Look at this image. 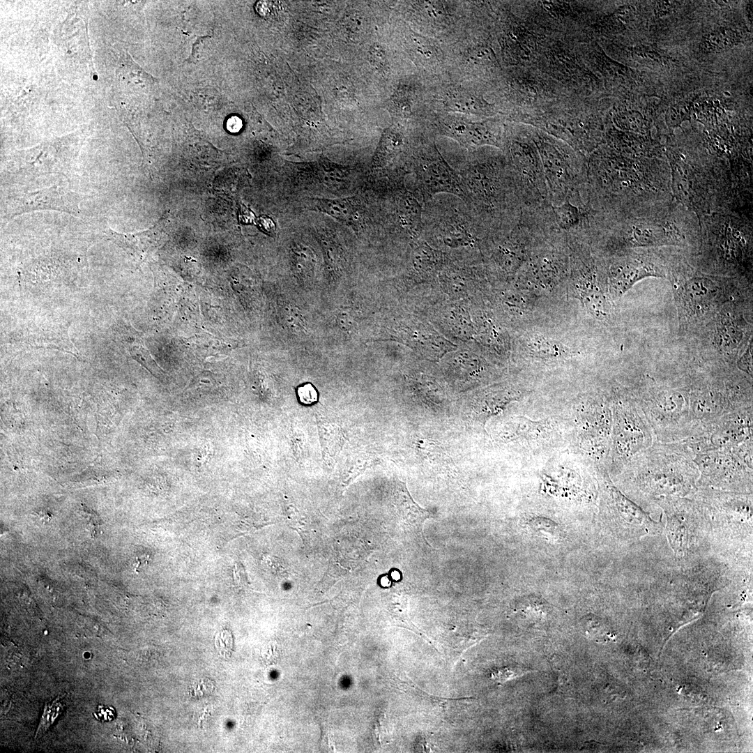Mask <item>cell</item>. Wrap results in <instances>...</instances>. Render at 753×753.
<instances>
[{
	"label": "cell",
	"mask_w": 753,
	"mask_h": 753,
	"mask_svg": "<svg viewBox=\"0 0 753 753\" xmlns=\"http://www.w3.org/2000/svg\"><path fill=\"white\" fill-rule=\"evenodd\" d=\"M511 167L523 208H538L550 203L538 149L523 133L505 138L504 150Z\"/></svg>",
	"instance_id": "cell-10"
},
{
	"label": "cell",
	"mask_w": 753,
	"mask_h": 753,
	"mask_svg": "<svg viewBox=\"0 0 753 753\" xmlns=\"http://www.w3.org/2000/svg\"><path fill=\"white\" fill-rule=\"evenodd\" d=\"M258 227L264 232L273 235L275 231V225L274 222L267 216H261L257 221Z\"/></svg>",
	"instance_id": "cell-29"
},
{
	"label": "cell",
	"mask_w": 753,
	"mask_h": 753,
	"mask_svg": "<svg viewBox=\"0 0 753 753\" xmlns=\"http://www.w3.org/2000/svg\"><path fill=\"white\" fill-rule=\"evenodd\" d=\"M609 490L616 510L628 522L636 524L649 522L651 519L646 514L616 487L609 486Z\"/></svg>",
	"instance_id": "cell-20"
},
{
	"label": "cell",
	"mask_w": 753,
	"mask_h": 753,
	"mask_svg": "<svg viewBox=\"0 0 753 753\" xmlns=\"http://www.w3.org/2000/svg\"><path fill=\"white\" fill-rule=\"evenodd\" d=\"M716 342L719 348L725 353H732L740 344L742 330L739 325L733 319L725 317L717 325Z\"/></svg>",
	"instance_id": "cell-21"
},
{
	"label": "cell",
	"mask_w": 753,
	"mask_h": 753,
	"mask_svg": "<svg viewBox=\"0 0 753 753\" xmlns=\"http://www.w3.org/2000/svg\"><path fill=\"white\" fill-rule=\"evenodd\" d=\"M369 60L378 69L384 70L387 66L386 52L379 44L373 45L369 52Z\"/></svg>",
	"instance_id": "cell-27"
},
{
	"label": "cell",
	"mask_w": 753,
	"mask_h": 753,
	"mask_svg": "<svg viewBox=\"0 0 753 753\" xmlns=\"http://www.w3.org/2000/svg\"><path fill=\"white\" fill-rule=\"evenodd\" d=\"M552 210L555 222L561 231L572 236H586L589 215L586 208L565 201L558 206H552Z\"/></svg>",
	"instance_id": "cell-17"
},
{
	"label": "cell",
	"mask_w": 753,
	"mask_h": 753,
	"mask_svg": "<svg viewBox=\"0 0 753 753\" xmlns=\"http://www.w3.org/2000/svg\"><path fill=\"white\" fill-rule=\"evenodd\" d=\"M298 395L302 403L309 404L317 401V393L310 384H305L298 388Z\"/></svg>",
	"instance_id": "cell-28"
},
{
	"label": "cell",
	"mask_w": 753,
	"mask_h": 753,
	"mask_svg": "<svg viewBox=\"0 0 753 753\" xmlns=\"http://www.w3.org/2000/svg\"><path fill=\"white\" fill-rule=\"evenodd\" d=\"M443 105L449 113L458 114L487 115L488 105L479 96L464 89H455L444 96Z\"/></svg>",
	"instance_id": "cell-18"
},
{
	"label": "cell",
	"mask_w": 753,
	"mask_h": 753,
	"mask_svg": "<svg viewBox=\"0 0 753 753\" xmlns=\"http://www.w3.org/2000/svg\"><path fill=\"white\" fill-rule=\"evenodd\" d=\"M587 240L608 258L637 248L676 247L695 254L701 243L697 215L672 199L629 213L589 212Z\"/></svg>",
	"instance_id": "cell-1"
},
{
	"label": "cell",
	"mask_w": 753,
	"mask_h": 753,
	"mask_svg": "<svg viewBox=\"0 0 753 753\" xmlns=\"http://www.w3.org/2000/svg\"><path fill=\"white\" fill-rule=\"evenodd\" d=\"M529 525L539 536L550 542H557L562 538L561 527L549 519L535 517L530 519Z\"/></svg>",
	"instance_id": "cell-24"
},
{
	"label": "cell",
	"mask_w": 753,
	"mask_h": 753,
	"mask_svg": "<svg viewBox=\"0 0 753 753\" xmlns=\"http://www.w3.org/2000/svg\"><path fill=\"white\" fill-rule=\"evenodd\" d=\"M436 133L450 138L462 146L475 149L491 146L504 150L505 137L499 123L471 121L462 114L449 113L434 123Z\"/></svg>",
	"instance_id": "cell-11"
},
{
	"label": "cell",
	"mask_w": 753,
	"mask_h": 753,
	"mask_svg": "<svg viewBox=\"0 0 753 753\" xmlns=\"http://www.w3.org/2000/svg\"><path fill=\"white\" fill-rule=\"evenodd\" d=\"M549 202L558 206L565 201L586 208L587 203L586 159L565 144L542 134H535Z\"/></svg>",
	"instance_id": "cell-7"
},
{
	"label": "cell",
	"mask_w": 753,
	"mask_h": 753,
	"mask_svg": "<svg viewBox=\"0 0 753 753\" xmlns=\"http://www.w3.org/2000/svg\"><path fill=\"white\" fill-rule=\"evenodd\" d=\"M457 171L463 201L490 233L515 225L523 205L505 154L477 153Z\"/></svg>",
	"instance_id": "cell-3"
},
{
	"label": "cell",
	"mask_w": 753,
	"mask_h": 753,
	"mask_svg": "<svg viewBox=\"0 0 753 753\" xmlns=\"http://www.w3.org/2000/svg\"><path fill=\"white\" fill-rule=\"evenodd\" d=\"M242 126L241 119L234 116L231 117L227 121V128L231 132L238 131Z\"/></svg>",
	"instance_id": "cell-31"
},
{
	"label": "cell",
	"mask_w": 753,
	"mask_h": 753,
	"mask_svg": "<svg viewBox=\"0 0 753 753\" xmlns=\"http://www.w3.org/2000/svg\"><path fill=\"white\" fill-rule=\"evenodd\" d=\"M698 254L717 271L739 273L752 265V214L731 211L713 212L699 220Z\"/></svg>",
	"instance_id": "cell-4"
},
{
	"label": "cell",
	"mask_w": 753,
	"mask_h": 753,
	"mask_svg": "<svg viewBox=\"0 0 753 753\" xmlns=\"http://www.w3.org/2000/svg\"><path fill=\"white\" fill-rule=\"evenodd\" d=\"M531 671V669L519 666H504L494 669L491 672V678L496 683L503 684L507 681L524 676Z\"/></svg>",
	"instance_id": "cell-26"
},
{
	"label": "cell",
	"mask_w": 753,
	"mask_h": 753,
	"mask_svg": "<svg viewBox=\"0 0 753 753\" xmlns=\"http://www.w3.org/2000/svg\"><path fill=\"white\" fill-rule=\"evenodd\" d=\"M604 261L610 293L616 299L645 277L671 278L687 265L689 254L676 247L637 248Z\"/></svg>",
	"instance_id": "cell-6"
},
{
	"label": "cell",
	"mask_w": 753,
	"mask_h": 753,
	"mask_svg": "<svg viewBox=\"0 0 753 753\" xmlns=\"http://www.w3.org/2000/svg\"><path fill=\"white\" fill-rule=\"evenodd\" d=\"M416 145H413L407 130L399 123L386 128L371 161L372 171L393 169L394 178H406L410 174L411 160Z\"/></svg>",
	"instance_id": "cell-13"
},
{
	"label": "cell",
	"mask_w": 753,
	"mask_h": 753,
	"mask_svg": "<svg viewBox=\"0 0 753 753\" xmlns=\"http://www.w3.org/2000/svg\"><path fill=\"white\" fill-rule=\"evenodd\" d=\"M94 715L100 721H109L114 718L115 710L110 706H98Z\"/></svg>",
	"instance_id": "cell-30"
},
{
	"label": "cell",
	"mask_w": 753,
	"mask_h": 753,
	"mask_svg": "<svg viewBox=\"0 0 753 753\" xmlns=\"http://www.w3.org/2000/svg\"><path fill=\"white\" fill-rule=\"evenodd\" d=\"M310 208L326 213L352 228L363 231L370 224V216L364 199L358 196L342 199H310Z\"/></svg>",
	"instance_id": "cell-15"
},
{
	"label": "cell",
	"mask_w": 753,
	"mask_h": 753,
	"mask_svg": "<svg viewBox=\"0 0 753 753\" xmlns=\"http://www.w3.org/2000/svg\"><path fill=\"white\" fill-rule=\"evenodd\" d=\"M410 174L413 176L411 190L423 206L439 194H448L464 199L459 175L443 157L436 144L420 141L416 144L411 160Z\"/></svg>",
	"instance_id": "cell-9"
},
{
	"label": "cell",
	"mask_w": 753,
	"mask_h": 753,
	"mask_svg": "<svg viewBox=\"0 0 753 753\" xmlns=\"http://www.w3.org/2000/svg\"><path fill=\"white\" fill-rule=\"evenodd\" d=\"M406 49L413 59L422 65H430L439 61L441 53L429 38L414 32H406Z\"/></svg>",
	"instance_id": "cell-19"
},
{
	"label": "cell",
	"mask_w": 753,
	"mask_h": 753,
	"mask_svg": "<svg viewBox=\"0 0 753 753\" xmlns=\"http://www.w3.org/2000/svg\"><path fill=\"white\" fill-rule=\"evenodd\" d=\"M38 515L43 520H45V521H47V522L50 521V519H51V517H52L51 514H50L49 512H40L38 514Z\"/></svg>",
	"instance_id": "cell-32"
},
{
	"label": "cell",
	"mask_w": 753,
	"mask_h": 753,
	"mask_svg": "<svg viewBox=\"0 0 753 753\" xmlns=\"http://www.w3.org/2000/svg\"><path fill=\"white\" fill-rule=\"evenodd\" d=\"M692 268L676 275L677 294L680 305L687 317H700L710 312L718 304L722 283L720 280Z\"/></svg>",
	"instance_id": "cell-12"
},
{
	"label": "cell",
	"mask_w": 753,
	"mask_h": 753,
	"mask_svg": "<svg viewBox=\"0 0 753 753\" xmlns=\"http://www.w3.org/2000/svg\"><path fill=\"white\" fill-rule=\"evenodd\" d=\"M644 157L612 152L586 159L589 212L629 213L671 200L668 161Z\"/></svg>",
	"instance_id": "cell-2"
},
{
	"label": "cell",
	"mask_w": 753,
	"mask_h": 753,
	"mask_svg": "<svg viewBox=\"0 0 753 753\" xmlns=\"http://www.w3.org/2000/svg\"><path fill=\"white\" fill-rule=\"evenodd\" d=\"M416 91L410 84H401L392 98L394 112L401 118H409L412 113Z\"/></svg>",
	"instance_id": "cell-23"
},
{
	"label": "cell",
	"mask_w": 753,
	"mask_h": 753,
	"mask_svg": "<svg viewBox=\"0 0 753 753\" xmlns=\"http://www.w3.org/2000/svg\"><path fill=\"white\" fill-rule=\"evenodd\" d=\"M526 344L535 355L542 358H559L565 356L568 351L561 342L543 336L531 337Z\"/></svg>",
	"instance_id": "cell-22"
},
{
	"label": "cell",
	"mask_w": 753,
	"mask_h": 753,
	"mask_svg": "<svg viewBox=\"0 0 753 753\" xmlns=\"http://www.w3.org/2000/svg\"><path fill=\"white\" fill-rule=\"evenodd\" d=\"M77 199L73 192L61 188H52L24 195L14 202L12 213L17 215L35 209H54L75 213L78 210Z\"/></svg>",
	"instance_id": "cell-16"
},
{
	"label": "cell",
	"mask_w": 753,
	"mask_h": 753,
	"mask_svg": "<svg viewBox=\"0 0 753 753\" xmlns=\"http://www.w3.org/2000/svg\"><path fill=\"white\" fill-rule=\"evenodd\" d=\"M422 236L450 249L481 247L489 231L460 198L436 195L423 206Z\"/></svg>",
	"instance_id": "cell-5"
},
{
	"label": "cell",
	"mask_w": 753,
	"mask_h": 753,
	"mask_svg": "<svg viewBox=\"0 0 753 753\" xmlns=\"http://www.w3.org/2000/svg\"><path fill=\"white\" fill-rule=\"evenodd\" d=\"M65 706L61 697H58L52 702L46 704L41 719L36 732V738L45 731L58 717Z\"/></svg>",
	"instance_id": "cell-25"
},
{
	"label": "cell",
	"mask_w": 753,
	"mask_h": 753,
	"mask_svg": "<svg viewBox=\"0 0 753 753\" xmlns=\"http://www.w3.org/2000/svg\"><path fill=\"white\" fill-rule=\"evenodd\" d=\"M640 408L628 406L616 411L615 445L622 458L636 457L649 448L654 435Z\"/></svg>",
	"instance_id": "cell-14"
},
{
	"label": "cell",
	"mask_w": 753,
	"mask_h": 753,
	"mask_svg": "<svg viewBox=\"0 0 753 753\" xmlns=\"http://www.w3.org/2000/svg\"><path fill=\"white\" fill-rule=\"evenodd\" d=\"M635 457L643 489L654 495H684L698 474L692 459L673 443L655 442Z\"/></svg>",
	"instance_id": "cell-8"
}]
</instances>
